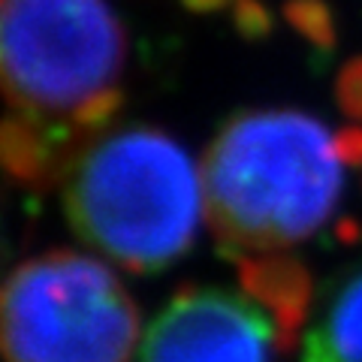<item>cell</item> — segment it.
<instances>
[{
    "instance_id": "1",
    "label": "cell",
    "mask_w": 362,
    "mask_h": 362,
    "mask_svg": "<svg viewBox=\"0 0 362 362\" xmlns=\"http://www.w3.org/2000/svg\"><path fill=\"white\" fill-rule=\"evenodd\" d=\"M124 30L106 0H0V169L45 185L121 103Z\"/></svg>"
},
{
    "instance_id": "2",
    "label": "cell",
    "mask_w": 362,
    "mask_h": 362,
    "mask_svg": "<svg viewBox=\"0 0 362 362\" xmlns=\"http://www.w3.org/2000/svg\"><path fill=\"white\" fill-rule=\"evenodd\" d=\"M344 160L329 127L299 109H247L202 157L206 221L235 259L281 257L320 233L341 202Z\"/></svg>"
},
{
    "instance_id": "3",
    "label": "cell",
    "mask_w": 362,
    "mask_h": 362,
    "mask_svg": "<svg viewBox=\"0 0 362 362\" xmlns=\"http://www.w3.org/2000/svg\"><path fill=\"white\" fill-rule=\"evenodd\" d=\"M61 178L76 235L136 275L185 257L206 218L202 169L154 127L103 130Z\"/></svg>"
},
{
    "instance_id": "4",
    "label": "cell",
    "mask_w": 362,
    "mask_h": 362,
    "mask_svg": "<svg viewBox=\"0 0 362 362\" xmlns=\"http://www.w3.org/2000/svg\"><path fill=\"white\" fill-rule=\"evenodd\" d=\"M139 311L106 263L49 251L0 284L4 362H130Z\"/></svg>"
},
{
    "instance_id": "5",
    "label": "cell",
    "mask_w": 362,
    "mask_h": 362,
    "mask_svg": "<svg viewBox=\"0 0 362 362\" xmlns=\"http://www.w3.org/2000/svg\"><path fill=\"white\" fill-rule=\"evenodd\" d=\"M293 335L251 290L187 287L142 338L139 362H275Z\"/></svg>"
},
{
    "instance_id": "6",
    "label": "cell",
    "mask_w": 362,
    "mask_h": 362,
    "mask_svg": "<svg viewBox=\"0 0 362 362\" xmlns=\"http://www.w3.org/2000/svg\"><path fill=\"white\" fill-rule=\"evenodd\" d=\"M302 362H362V269L326 296L305 335Z\"/></svg>"
},
{
    "instance_id": "7",
    "label": "cell",
    "mask_w": 362,
    "mask_h": 362,
    "mask_svg": "<svg viewBox=\"0 0 362 362\" xmlns=\"http://www.w3.org/2000/svg\"><path fill=\"white\" fill-rule=\"evenodd\" d=\"M284 16L314 49H335V16L326 0H287Z\"/></svg>"
},
{
    "instance_id": "8",
    "label": "cell",
    "mask_w": 362,
    "mask_h": 362,
    "mask_svg": "<svg viewBox=\"0 0 362 362\" xmlns=\"http://www.w3.org/2000/svg\"><path fill=\"white\" fill-rule=\"evenodd\" d=\"M338 106L350 121H362V58H354L341 66L335 82Z\"/></svg>"
},
{
    "instance_id": "9",
    "label": "cell",
    "mask_w": 362,
    "mask_h": 362,
    "mask_svg": "<svg viewBox=\"0 0 362 362\" xmlns=\"http://www.w3.org/2000/svg\"><path fill=\"white\" fill-rule=\"evenodd\" d=\"M235 16H239V28L242 33H247V37H266L269 33V9L259 4V0H239L235 4Z\"/></svg>"
},
{
    "instance_id": "10",
    "label": "cell",
    "mask_w": 362,
    "mask_h": 362,
    "mask_svg": "<svg viewBox=\"0 0 362 362\" xmlns=\"http://www.w3.org/2000/svg\"><path fill=\"white\" fill-rule=\"evenodd\" d=\"M335 145L338 154L347 169H359L362 166V127H344L335 133Z\"/></svg>"
},
{
    "instance_id": "11",
    "label": "cell",
    "mask_w": 362,
    "mask_h": 362,
    "mask_svg": "<svg viewBox=\"0 0 362 362\" xmlns=\"http://www.w3.org/2000/svg\"><path fill=\"white\" fill-rule=\"evenodd\" d=\"M187 4H194V9H214V6H221L223 0H187Z\"/></svg>"
}]
</instances>
